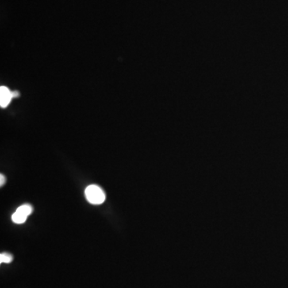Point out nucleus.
I'll return each instance as SVG.
<instances>
[{
	"mask_svg": "<svg viewBox=\"0 0 288 288\" xmlns=\"http://www.w3.org/2000/svg\"><path fill=\"white\" fill-rule=\"evenodd\" d=\"M4 182H5V177H4V174H0V185L1 186L4 184Z\"/></svg>",
	"mask_w": 288,
	"mask_h": 288,
	"instance_id": "obj_5",
	"label": "nucleus"
},
{
	"mask_svg": "<svg viewBox=\"0 0 288 288\" xmlns=\"http://www.w3.org/2000/svg\"><path fill=\"white\" fill-rule=\"evenodd\" d=\"M17 92H12L10 89L7 86L0 87V106L2 108H6L10 104L11 100L13 97H16Z\"/></svg>",
	"mask_w": 288,
	"mask_h": 288,
	"instance_id": "obj_3",
	"label": "nucleus"
},
{
	"mask_svg": "<svg viewBox=\"0 0 288 288\" xmlns=\"http://www.w3.org/2000/svg\"><path fill=\"white\" fill-rule=\"evenodd\" d=\"M33 212V208L30 204L22 205L12 215V221L17 224H24L27 220V218Z\"/></svg>",
	"mask_w": 288,
	"mask_h": 288,
	"instance_id": "obj_2",
	"label": "nucleus"
},
{
	"mask_svg": "<svg viewBox=\"0 0 288 288\" xmlns=\"http://www.w3.org/2000/svg\"><path fill=\"white\" fill-rule=\"evenodd\" d=\"M85 196L90 204L100 205L106 200V196L103 189L97 185H90L85 190Z\"/></svg>",
	"mask_w": 288,
	"mask_h": 288,
	"instance_id": "obj_1",
	"label": "nucleus"
},
{
	"mask_svg": "<svg viewBox=\"0 0 288 288\" xmlns=\"http://www.w3.org/2000/svg\"><path fill=\"white\" fill-rule=\"evenodd\" d=\"M13 259V257L8 253H2L0 255V263H10Z\"/></svg>",
	"mask_w": 288,
	"mask_h": 288,
	"instance_id": "obj_4",
	"label": "nucleus"
}]
</instances>
